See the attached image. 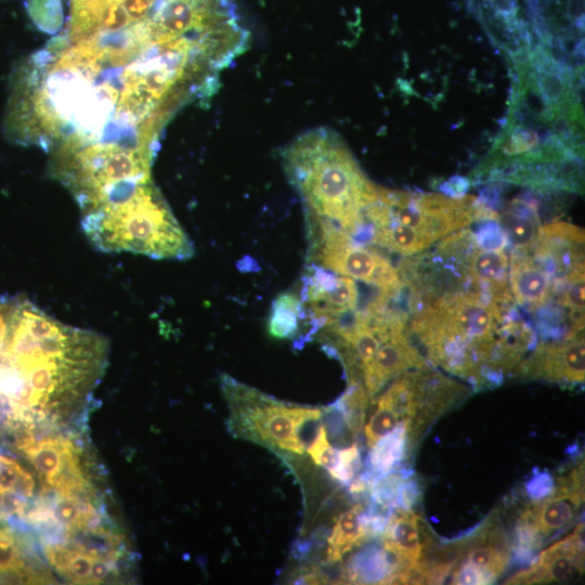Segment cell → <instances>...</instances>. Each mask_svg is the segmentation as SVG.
Masks as SVG:
<instances>
[{
    "mask_svg": "<svg viewBox=\"0 0 585 585\" xmlns=\"http://www.w3.org/2000/svg\"><path fill=\"white\" fill-rule=\"evenodd\" d=\"M13 74L4 121L40 148L154 154L170 119L210 100L248 47L233 0H68Z\"/></svg>",
    "mask_w": 585,
    "mask_h": 585,
    "instance_id": "obj_1",
    "label": "cell"
},
{
    "mask_svg": "<svg viewBox=\"0 0 585 585\" xmlns=\"http://www.w3.org/2000/svg\"><path fill=\"white\" fill-rule=\"evenodd\" d=\"M282 160L307 223H327L351 237L360 232L363 210L377 197L378 186L335 132L316 128L302 133L284 148Z\"/></svg>",
    "mask_w": 585,
    "mask_h": 585,
    "instance_id": "obj_2",
    "label": "cell"
},
{
    "mask_svg": "<svg viewBox=\"0 0 585 585\" xmlns=\"http://www.w3.org/2000/svg\"><path fill=\"white\" fill-rule=\"evenodd\" d=\"M512 306L477 290H459L425 304L411 327L432 362L482 382L491 375L499 329L515 317Z\"/></svg>",
    "mask_w": 585,
    "mask_h": 585,
    "instance_id": "obj_3",
    "label": "cell"
},
{
    "mask_svg": "<svg viewBox=\"0 0 585 585\" xmlns=\"http://www.w3.org/2000/svg\"><path fill=\"white\" fill-rule=\"evenodd\" d=\"M86 236L100 250L185 260L194 246L155 184L133 198L81 216Z\"/></svg>",
    "mask_w": 585,
    "mask_h": 585,
    "instance_id": "obj_4",
    "label": "cell"
},
{
    "mask_svg": "<svg viewBox=\"0 0 585 585\" xmlns=\"http://www.w3.org/2000/svg\"><path fill=\"white\" fill-rule=\"evenodd\" d=\"M310 262L343 276L394 291L403 286L399 270L375 249L355 242L349 234L327 223H309Z\"/></svg>",
    "mask_w": 585,
    "mask_h": 585,
    "instance_id": "obj_5",
    "label": "cell"
},
{
    "mask_svg": "<svg viewBox=\"0 0 585 585\" xmlns=\"http://www.w3.org/2000/svg\"><path fill=\"white\" fill-rule=\"evenodd\" d=\"M584 468L574 469L560 479L552 494L530 506L519 521V546L525 551L536 547L538 540L568 525L584 499Z\"/></svg>",
    "mask_w": 585,
    "mask_h": 585,
    "instance_id": "obj_6",
    "label": "cell"
},
{
    "mask_svg": "<svg viewBox=\"0 0 585 585\" xmlns=\"http://www.w3.org/2000/svg\"><path fill=\"white\" fill-rule=\"evenodd\" d=\"M257 404L245 412L251 431L282 450L302 454L301 427L322 416L320 408L289 406L256 392Z\"/></svg>",
    "mask_w": 585,
    "mask_h": 585,
    "instance_id": "obj_7",
    "label": "cell"
},
{
    "mask_svg": "<svg viewBox=\"0 0 585 585\" xmlns=\"http://www.w3.org/2000/svg\"><path fill=\"white\" fill-rule=\"evenodd\" d=\"M465 554L453 573V584H487L496 580L505 570L510 549L503 529L494 521L463 544Z\"/></svg>",
    "mask_w": 585,
    "mask_h": 585,
    "instance_id": "obj_8",
    "label": "cell"
},
{
    "mask_svg": "<svg viewBox=\"0 0 585 585\" xmlns=\"http://www.w3.org/2000/svg\"><path fill=\"white\" fill-rule=\"evenodd\" d=\"M530 378L581 384L585 377L584 336L578 333L563 340L542 342L518 369Z\"/></svg>",
    "mask_w": 585,
    "mask_h": 585,
    "instance_id": "obj_9",
    "label": "cell"
},
{
    "mask_svg": "<svg viewBox=\"0 0 585 585\" xmlns=\"http://www.w3.org/2000/svg\"><path fill=\"white\" fill-rule=\"evenodd\" d=\"M533 258L549 275L560 278L584 265V232L567 222L540 226Z\"/></svg>",
    "mask_w": 585,
    "mask_h": 585,
    "instance_id": "obj_10",
    "label": "cell"
},
{
    "mask_svg": "<svg viewBox=\"0 0 585 585\" xmlns=\"http://www.w3.org/2000/svg\"><path fill=\"white\" fill-rule=\"evenodd\" d=\"M581 525L573 534L543 550L530 569L514 575L508 584L567 581L583 571L584 554Z\"/></svg>",
    "mask_w": 585,
    "mask_h": 585,
    "instance_id": "obj_11",
    "label": "cell"
},
{
    "mask_svg": "<svg viewBox=\"0 0 585 585\" xmlns=\"http://www.w3.org/2000/svg\"><path fill=\"white\" fill-rule=\"evenodd\" d=\"M425 361L404 329L390 332L372 361L362 369L366 391L373 395L390 379L410 368H422Z\"/></svg>",
    "mask_w": 585,
    "mask_h": 585,
    "instance_id": "obj_12",
    "label": "cell"
},
{
    "mask_svg": "<svg viewBox=\"0 0 585 585\" xmlns=\"http://www.w3.org/2000/svg\"><path fill=\"white\" fill-rule=\"evenodd\" d=\"M382 542L384 547L396 559L399 569H402L420 562L429 537L422 529L421 519L414 511L399 508L386 522Z\"/></svg>",
    "mask_w": 585,
    "mask_h": 585,
    "instance_id": "obj_13",
    "label": "cell"
},
{
    "mask_svg": "<svg viewBox=\"0 0 585 585\" xmlns=\"http://www.w3.org/2000/svg\"><path fill=\"white\" fill-rule=\"evenodd\" d=\"M510 289L521 306L536 309L551 296L549 275L526 252L516 251L509 268Z\"/></svg>",
    "mask_w": 585,
    "mask_h": 585,
    "instance_id": "obj_14",
    "label": "cell"
},
{
    "mask_svg": "<svg viewBox=\"0 0 585 585\" xmlns=\"http://www.w3.org/2000/svg\"><path fill=\"white\" fill-rule=\"evenodd\" d=\"M538 204L533 197L515 198L508 208L498 214V224L507 240L517 251L532 249L540 230Z\"/></svg>",
    "mask_w": 585,
    "mask_h": 585,
    "instance_id": "obj_15",
    "label": "cell"
},
{
    "mask_svg": "<svg viewBox=\"0 0 585 585\" xmlns=\"http://www.w3.org/2000/svg\"><path fill=\"white\" fill-rule=\"evenodd\" d=\"M367 515L361 504L354 505L337 518L327 540V561L341 560L344 554L360 545L368 534Z\"/></svg>",
    "mask_w": 585,
    "mask_h": 585,
    "instance_id": "obj_16",
    "label": "cell"
},
{
    "mask_svg": "<svg viewBox=\"0 0 585 585\" xmlns=\"http://www.w3.org/2000/svg\"><path fill=\"white\" fill-rule=\"evenodd\" d=\"M406 421L403 402L392 388H388L377 401V406L365 425L366 443L372 447L378 440Z\"/></svg>",
    "mask_w": 585,
    "mask_h": 585,
    "instance_id": "obj_17",
    "label": "cell"
},
{
    "mask_svg": "<svg viewBox=\"0 0 585 585\" xmlns=\"http://www.w3.org/2000/svg\"><path fill=\"white\" fill-rule=\"evenodd\" d=\"M302 318L307 315L300 298L292 292H282L272 302L268 334L275 339H291L299 332Z\"/></svg>",
    "mask_w": 585,
    "mask_h": 585,
    "instance_id": "obj_18",
    "label": "cell"
},
{
    "mask_svg": "<svg viewBox=\"0 0 585 585\" xmlns=\"http://www.w3.org/2000/svg\"><path fill=\"white\" fill-rule=\"evenodd\" d=\"M398 569L396 559L385 547H370L352 558L347 575L355 583H379Z\"/></svg>",
    "mask_w": 585,
    "mask_h": 585,
    "instance_id": "obj_19",
    "label": "cell"
},
{
    "mask_svg": "<svg viewBox=\"0 0 585 585\" xmlns=\"http://www.w3.org/2000/svg\"><path fill=\"white\" fill-rule=\"evenodd\" d=\"M407 441L408 422L402 421L370 447L369 464L372 470L378 474L388 472L405 455Z\"/></svg>",
    "mask_w": 585,
    "mask_h": 585,
    "instance_id": "obj_20",
    "label": "cell"
},
{
    "mask_svg": "<svg viewBox=\"0 0 585 585\" xmlns=\"http://www.w3.org/2000/svg\"><path fill=\"white\" fill-rule=\"evenodd\" d=\"M36 489L35 479L14 458L0 454V495L16 493L27 499Z\"/></svg>",
    "mask_w": 585,
    "mask_h": 585,
    "instance_id": "obj_21",
    "label": "cell"
},
{
    "mask_svg": "<svg viewBox=\"0 0 585 585\" xmlns=\"http://www.w3.org/2000/svg\"><path fill=\"white\" fill-rule=\"evenodd\" d=\"M556 291L559 302L571 311V314L584 321V265L577 266L567 275L557 278Z\"/></svg>",
    "mask_w": 585,
    "mask_h": 585,
    "instance_id": "obj_22",
    "label": "cell"
},
{
    "mask_svg": "<svg viewBox=\"0 0 585 585\" xmlns=\"http://www.w3.org/2000/svg\"><path fill=\"white\" fill-rule=\"evenodd\" d=\"M29 574L18 538L12 530L0 528V576L31 581Z\"/></svg>",
    "mask_w": 585,
    "mask_h": 585,
    "instance_id": "obj_23",
    "label": "cell"
},
{
    "mask_svg": "<svg viewBox=\"0 0 585 585\" xmlns=\"http://www.w3.org/2000/svg\"><path fill=\"white\" fill-rule=\"evenodd\" d=\"M27 10L43 31L55 34L63 25L61 0H27Z\"/></svg>",
    "mask_w": 585,
    "mask_h": 585,
    "instance_id": "obj_24",
    "label": "cell"
},
{
    "mask_svg": "<svg viewBox=\"0 0 585 585\" xmlns=\"http://www.w3.org/2000/svg\"><path fill=\"white\" fill-rule=\"evenodd\" d=\"M402 483L399 473H391L377 479L372 489L373 500L384 508L398 504Z\"/></svg>",
    "mask_w": 585,
    "mask_h": 585,
    "instance_id": "obj_25",
    "label": "cell"
},
{
    "mask_svg": "<svg viewBox=\"0 0 585 585\" xmlns=\"http://www.w3.org/2000/svg\"><path fill=\"white\" fill-rule=\"evenodd\" d=\"M360 467V451L356 444L338 452L334 466L328 470L330 476L340 481H350Z\"/></svg>",
    "mask_w": 585,
    "mask_h": 585,
    "instance_id": "obj_26",
    "label": "cell"
},
{
    "mask_svg": "<svg viewBox=\"0 0 585 585\" xmlns=\"http://www.w3.org/2000/svg\"><path fill=\"white\" fill-rule=\"evenodd\" d=\"M92 556L93 555L81 549L73 547L70 557L62 575L70 583L90 584Z\"/></svg>",
    "mask_w": 585,
    "mask_h": 585,
    "instance_id": "obj_27",
    "label": "cell"
},
{
    "mask_svg": "<svg viewBox=\"0 0 585 585\" xmlns=\"http://www.w3.org/2000/svg\"><path fill=\"white\" fill-rule=\"evenodd\" d=\"M308 453L316 465L328 470L334 466L338 452L329 443L324 426L317 429L315 437L308 447Z\"/></svg>",
    "mask_w": 585,
    "mask_h": 585,
    "instance_id": "obj_28",
    "label": "cell"
},
{
    "mask_svg": "<svg viewBox=\"0 0 585 585\" xmlns=\"http://www.w3.org/2000/svg\"><path fill=\"white\" fill-rule=\"evenodd\" d=\"M472 234L480 249L503 250L508 244L506 234L494 220H485L478 231Z\"/></svg>",
    "mask_w": 585,
    "mask_h": 585,
    "instance_id": "obj_29",
    "label": "cell"
},
{
    "mask_svg": "<svg viewBox=\"0 0 585 585\" xmlns=\"http://www.w3.org/2000/svg\"><path fill=\"white\" fill-rule=\"evenodd\" d=\"M116 573L117 561L100 556H92L90 584L105 583L113 574Z\"/></svg>",
    "mask_w": 585,
    "mask_h": 585,
    "instance_id": "obj_30",
    "label": "cell"
},
{
    "mask_svg": "<svg viewBox=\"0 0 585 585\" xmlns=\"http://www.w3.org/2000/svg\"><path fill=\"white\" fill-rule=\"evenodd\" d=\"M468 187L469 181L467 178L454 176L443 182L440 190L452 198H460L465 196Z\"/></svg>",
    "mask_w": 585,
    "mask_h": 585,
    "instance_id": "obj_31",
    "label": "cell"
},
{
    "mask_svg": "<svg viewBox=\"0 0 585 585\" xmlns=\"http://www.w3.org/2000/svg\"><path fill=\"white\" fill-rule=\"evenodd\" d=\"M552 489V480L546 474L536 477L534 480L530 481L528 485L530 495L537 499L542 498L544 495H547V493H549Z\"/></svg>",
    "mask_w": 585,
    "mask_h": 585,
    "instance_id": "obj_32",
    "label": "cell"
},
{
    "mask_svg": "<svg viewBox=\"0 0 585 585\" xmlns=\"http://www.w3.org/2000/svg\"><path fill=\"white\" fill-rule=\"evenodd\" d=\"M567 13L581 27V21L584 20V0H569Z\"/></svg>",
    "mask_w": 585,
    "mask_h": 585,
    "instance_id": "obj_33",
    "label": "cell"
}]
</instances>
